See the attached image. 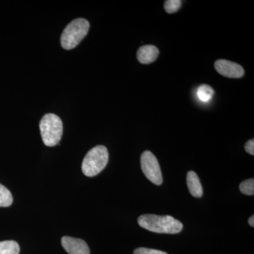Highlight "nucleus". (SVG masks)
Wrapping results in <instances>:
<instances>
[{
  "mask_svg": "<svg viewBox=\"0 0 254 254\" xmlns=\"http://www.w3.org/2000/svg\"><path fill=\"white\" fill-rule=\"evenodd\" d=\"M62 245L69 254H90L89 247L81 239L65 236L62 238Z\"/></svg>",
  "mask_w": 254,
  "mask_h": 254,
  "instance_id": "nucleus-7",
  "label": "nucleus"
},
{
  "mask_svg": "<svg viewBox=\"0 0 254 254\" xmlns=\"http://www.w3.org/2000/svg\"><path fill=\"white\" fill-rule=\"evenodd\" d=\"M241 192L245 195L254 194V180L253 178L249 179L242 182L240 185Z\"/></svg>",
  "mask_w": 254,
  "mask_h": 254,
  "instance_id": "nucleus-13",
  "label": "nucleus"
},
{
  "mask_svg": "<svg viewBox=\"0 0 254 254\" xmlns=\"http://www.w3.org/2000/svg\"><path fill=\"white\" fill-rule=\"evenodd\" d=\"M246 151L250 154L254 155V140L250 139L246 143L245 145Z\"/></svg>",
  "mask_w": 254,
  "mask_h": 254,
  "instance_id": "nucleus-16",
  "label": "nucleus"
},
{
  "mask_svg": "<svg viewBox=\"0 0 254 254\" xmlns=\"http://www.w3.org/2000/svg\"><path fill=\"white\" fill-rule=\"evenodd\" d=\"M249 224H250V226L254 227V216L252 215V217H250V218L249 219Z\"/></svg>",
  "mask_w": 254,
  "mask_h": 254,
  "instance_id": "nucleus-17",
  "label": "nucleus"
},
{
  "mask_svg": "<svg viewBox=\"0 0 254 254\" xmlns=\"http://www.w3.org/2000/svg\"><path fill=\"white\" fill-rule=\"evenodd\" d=\"M182 6V1L180 0H168L165 1L164 7L165 11L168 14H174L179 11Z\"/></svg>",
  "mask_w": 254,
  "mask_h": 254,
  "instance_id": "nucleus-14",
  "label": "nucleus"
},
{
  "mask_svg": "<svg viewBox=\"0 0 254 254\" xmlns=\"http://www.w3.org/2000/svg\"><path fill=\"white\" fill-rule=\"evenodd\" d=\"M19 245L15 241L0 242V254H19Z\"/></svg>",
  "mask_w": 254,
  "mask_h": 254,
  "instance_id": "nucleus-10",
  "label": "nucleus"
},
{
  "mask_svg": "<svg viewBox=\"0 0 254 254\" xmlns=\"http://www.w3.org/2000/svg\"><path fill=\"white\" fill-rule=\"evenodd\" d=\"M40 130L43 143L47 146L58 145L63 133V124L61 119L55 114H47L41 119Z\"/></svg>",
  "mask_w": 254,
  "mask_h": 254,
  "instance_id": "nucleus-4",
  "label": "nucleus"
},
{
  "mask_svg": "<svg viewBox=\"0 0 254 254\" xmlns=\"http://www.w3.org/2000/svg\"><path fill=\"white\" fill-rule=\"evenodd\" d=\"M90 23L85 18H76L68 23L61 35V46L64 49L72 50L76 48L88 34Z\"/></svg>",
  "mask_w": 254,
  "mask_h": 254,
  "instance_id": "nucleus-2",
  "label": "nucleus"
},
{
  "mask_svg": "<svg viewBox=\"0 0 254 254\" xmlns=\"http://www.w3.org/2000/svg\"><path fill=\"white\" fill-rule=\"evenodd\" d=\"M159 55V50L157 47L147 45L138 48L137 51V59L143 64H148L155 62Z\"/></svg>",
  "mask_w": 254,
  "mask_h": 254,
  "instance_id": "nucleus-8",
  "label": "nucleus"
},
{
  "mask_svg": "<svg viewBox=\"0 0 254 254\" xmlns=\"http://www.w3.org/2000/svg\"><path fill=\"white\" fill-rule=\"evenodd\" d=\"M142 171L149 181L155 185L163 184V175L158 159L149 150H145L141 156Z\"/></svg>",
  "mask_w": 254,
  "mask_h": 254,
  "instance_id": "nucleus-5",
  "label": "nucleus"
},
{
  "mask_svg": "<svg viewBox=\"0 0 254 254\" xmlns=\"http://www.w3.org/2000/svg\"><path fill=\"white\" fill-rule=\"evenodd\" d=\"M138 225L148 231L161 234H177L182 231L181 222L170 215L145 214L138 217Z\"/></svg>",
  "mask_w": 254,
  "mask_h": 254,
  "instance_id": "nucleus-1",
  "label": "nucleus"
},
{
  "mask_svg": "<svg viewBox=\"0 0 254 254\" xmlns=\"http://www.w3.org/2000/svg\"><path fill=\"white\" fill-rule=\"evenodd\" d=\"M214 93H215V91H214L213 88L206 84L201 85L198 88V91H197L198 98L203 102H208L212 99Z\"/></svg>",
  "mask_w": 254,
  "mask_h": 254,
  "instance_id": "nucleus-12",
  "label": "nucleus"
},
{
  "mask_svg": "<svg viewBox=\"0 0 254 254\" xmlns=\"http://www.w3.org/2000/svg\"><path fill=\"white\" fill-rule=\"evenodd\" d=\"M215 68L220 74L227 78H240L245 75V70L241 65L226 60H217Z\"/></svg>",
  "mask_w": 254,
  "mask_h": 254,
  "instance_id": "nucleus-6",
  "label": "nucleus"
},
{
  "mask_svg": "<svg viewBox=\"0 0 254 254\" xmlns=\"http://www.w3.org/2000/svg\"><path fill=\"white\" fill-rule=\"evenodd\" d=\"M133 254H168L166 252L148 248H138L133 252Z\"/></svg>",
  "mask_w": 254,
  "mask_h": 254,
  "instance_id": "nucleus-15",
  "label": "nucleus"
},
{
  "mask_svg": "<svg viewBox=\"0 0 254 254\" xmlns=\"http://www.w3.org/2000/svg\"><path fill=\"white\" fill-rule=\"evenodd\" d=\"M187 186L190 194L195 198H200L203 195V188L199 177L194 172L190 171L187 176Z\"/></svg>",
  "mask_w": 254,
  "mask_h": 254,
  "instance_id": "nucleus-9",
  "label": "nucleus"
},
{
  "mask_svg": "<svg viewBox=\"0 0 254 254\" xmlns=\"http://www.w3.org/2000/svg\"><path fill=\"white\" fill-rule=\"evenodd\" d=\"M109 153L104 145H96L87 153L82 163V172L87 177L96 176L106 167Z\"/></svg>",
  "mask_w": 254,
  "mask_h": 254,
  "instance_id": "nucleus-3",
  "label": "nucleus"
},
{
  "mask_svg": "<svg viewBox=\"0 0 254 254\" xmlns=\"http://www.w3.org/2000/svg\"><path fill=\"white\" fill-rule=\"evenodd\" d=\"M12 203L13 197L11 192L0 184V207H9Z\"/></svg>",
  "mask_w": 254,
  "mask_h": 254,
  "instance_id": "nucleus-11",
  "label": "nucleus"
}]
</instances>
